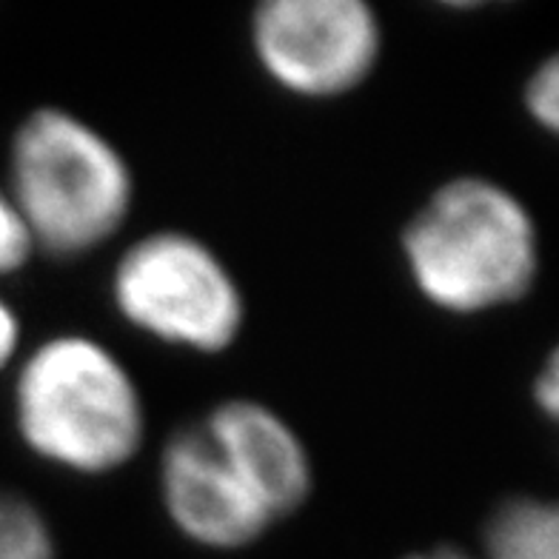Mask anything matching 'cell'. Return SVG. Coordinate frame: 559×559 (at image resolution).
I'll use <instances>...</instances> for the list:
<instances>
[{
  "label": "cell",
  "instance_id": "obj_1",
  "mask_svg": "<svg viewBox=\"0 0 559 559\" xmlns=\"http://www.w3.org/2000/svg\"><path fill=\"white\" fill-rule=\"evenodd\" d=\"M417 295L442 314L483 317L516 306L539 280V226L523 198L486 175L442 180L400 237Z\"/></svg>",
  "mask_w": 559,
  "mask_h": 559
},
{
  "label": "cell",
  "instance_id": "obj_2",
  "mask_svg": "<svg viewBox=\"0 0 559 559\" xmlns=\"http://www.w3.org/2000/svg\"><path fill=\"white\" fill-rule=\"evenodd\" d=\"M12 419L37 460L78 477H106L146 440V403L118 354L88 334H55L15 371Z\"/></svg>",
  "mask_w": 559,
  "mask_h": 559
},
{
  "label": "cell",
  "instance_id": "obj_3",
  "mask_svg": "<svg viewBox=\"0 0 559 559\" xmlns=\"http://www.w3.org/2000/svg\"><path fill=\"white\" fill-rule=\"evenodd\" d=\"M35 254L86 258L126 226L134 209L129 160L100 129L60 106H40L9 140L7 177Z\"/></svg>",
  "mask_w": 559,
  "mask_h": 559
},
{
  "label": "cell",
  "instance_id": "obj_4",
  "mask_svg": "<svg viewBox=\"0 0 559 559\" xmlns=\"http://www.w3.org/2000/svg\"><path fill=\"white\" fill-rule=\"evenodd\" d=\"M123 323L169 348L223 354L246 325V297L235 272L200 237L160 228L120 251L109 280Z\"/></svg>",
  "mask_w": 559,
  "mask_h": 559
},
{
  "label": "cell",
  "instance_id": "obj_5",
  "mask_svg": "<svg viewBox=\"0 0 559 559\" xmlns=\"http://www.w3.org/2000/svg\"><path fill=\"white\" fill-rule=\"evenodd\" d=\"M249 44L274 86L302 100H334L374 74L385 37L366 0H265L251 12Z\"/></svg>",
  "mask_w": 559,
  "mask_h": 559
},
{
  "label": "cell",
  "instance_id": "obj_6",
  "mask_svg": "<svg viewBox=\"0 0 559 559\" xmlns=\"http://www.w3.org/2000/svg\"><path fill=\"white\" fill-rule=\"evenodd\" d=\"M157 488L169 523L209 551H243L274 528L203 419L177 428L166 440L157 460Z\"/></svg>",
  "mask_w": 559,
  "mask_h": 559
},
{
  "label": "cell",
  "instance_id": "obj_7",
  "mask_svg": "<svg viewBox=\"0 0 559 559\" xmlns=\"http://www.w3.org/2000/svg\"><path fill=\"white\" fill-rule=\"evenodd\" d=\"M200 419L274 525L306 508L314 491V460L283 414L263 400L231 397Z\"/></svg>",
  "mask_w": 559,
  "mask_h": 559
},
{
  "label": "cell",
  "instance_id": "obj_8",
  "mask_svg": "<svg viewBox=\"0 0 559 559\" xmlns=\"http://www.w3.org/2000/svg\"><path fill=\"white\" fill-rule=\"evenodd\" d=\"M486 559H559V511L551 500L511 497L483 528Z\"/></svg>",
  "mask_w": 559,
  "mask_h": 559
},
{
  "label": "cell",
  "instance_id": "obj_9",
  "mask_svg": "<svg viewBox=\"0 0 559 559\" xmlns=\"http://www.w3.org/2000/svg\"><path fill=\"white\" fill-rule=\"evenodd\" d=\"M0 559H58V539L44 508L0 488Z\"/></svg>",
  "mask_w": 559,
  "mask_h": 559
},
{
  "label": "cell",
  "instance_id": "obj_10",
  "mask_svg": "<svg viewBox=\"0 0 559 559\" xmlns=\"http://www.w3.org/2000/svg\"><path fill=\"white\" fill-rule=\"evenodd\" d=\"M523 109L531 123L554 134L559 129V60L554 55L537 63L523 86Z\"/></svg>",
  "mask_w": 559,
  "mask_h": 559
},
{
  "label": "cell",
  "instance_id": "obj_11",
  "mask_svg": "<svg viewBox=\"0 0 559 559\" xmlns=\"http://www.w3.org/2000/svg\"><path fill=\"white\" fill-rule=\"evenodd\" d=\"M32 258H35V249L29 243V235L17 217V209L9 198L7 186L0 180V277L17 274L21 269H26Z\"/></svg>",
  "mask_w": 559,
  "mask_h": 559
},
{
  "label": "cell",
  "instance_id": "obj_12",
  "mask_svg": "<svg viewBox=\"0 0 559 559\" xmlns=\"http://www.w3.org/2000/svg\"><path fill=\"white\" fill-rule=\"evenodd\" d=\"M534 405L539 408V414L548 419H557L559 414V357L557 352H551L545 357V362L539 366L537 377H534Z\"/></svg>",
  "mask_w": 559,
  "mask_h": 559
},
{
  "label": "cell",
  "instance_id": "obj_13",
  "mask_svg": "<svg viewBox=\"0 0 559 559\" xmlns=\"http://www.w3.org/2000/svg\"><path fill=\"white\" fill-rule=\"evenodd\" d=\"M21 317H17L15 306L3 297L0 292V374L12 368L17 360V348H21Z\"/></svg>",
  "mask_w": 559,
  "mask_h": 559
},
{
  "label": "cell",
  "instance_id": "obj_14",
  "mask_svg": "<svg viewBox=\"0 0 559 559\" xmlns=\"http://www.w3.org/2000/svg\"><path fill=\"white\" fill-rule=\"evenodd\" d=\"M403 559H472L463 554L456 545H435V548H423V551L405 554Z\"/></svg>",
  "mask_w": 559,
  "mask_h": 559
}]
</instances>
